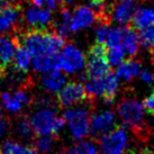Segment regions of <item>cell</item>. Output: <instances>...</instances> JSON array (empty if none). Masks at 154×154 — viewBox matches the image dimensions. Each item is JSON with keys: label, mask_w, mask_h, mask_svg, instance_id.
I'll list each match as a JSON object with an SVG mask.
<instances>
[{"label": "cell", "mask_w": 154, "mask_h": 154, "mask_svg": "<svg viewBox=\"0 0 154 154\" xmlns=\"http://www.w3.org/2000/svg\"><path fill=\"white\" fill-rule=\"evenodd\" d=\"M0 4H1V0H0Z\"/></svg>", "instance_id": "cell-38"}, {"label": "cell", "mask_w": 154, "mask_h": 154, "mask_svg": "<svg viewBox=\"0 0 154 154\" xmlns=\"http://www.w3.org/2000/svg\"><path fill=\"white\" fill-rule=\"evenodd\" d=\"M142 105H143L144 110L150 116H153L154 117V90L143 100Z\"/></svg>", "instance_id": "cell-29"}, {"label": "cell", "mask_w": 154, "mask_h": 154, "mask_svg": "<svg viewBox=\"0 0 154 154\" xmlns=\"http://www.w3.org/2000/svg\"><path fill=\"white\" fill-rule=\"evenodd\" d=\"M2 118H4V115H2V112H1V111H0V120L2 119Z\"/></svg>", "instance_id": "cell-35"}, {"label": "cell", "mask_w": 154, "mask_h": 154, "mask_svg": "<svg viewBox=\"0 0 154 154\" xmlns=\"http://www.w3.org/2000/svg\"><path fill=\"white\" fill-rule=\"evenodd\" d=\"M29 2L33 5V7H37V8H42L45 6V0H29Z\"/></svg>", "instance_id": "cell-33"}, {"label": "cell", "mask_w": 154, "mask_h": 154, "mask_svg": "<svg viewBox=\"0 0 154 154\" xmlns=\"http://www.w3.org/2000/svg\"><path fill=\"white\" fill-rule=\"evenodd\" d=\"M45 5H46L47 7H48V9H51V10L56 9L57 6H61V7H62L60 0H45Z\"/></svg>", "instance_id": "cell-32"}, {"label": "cell", "mask_w": 154, "mask_h": 154, "mask_svg": "<svg viewBox=\"0 0 154 154\" xmlns=\"http://www.w3.org/2000/svg\"><path fill=\"white\" fill-rule=\"evenodd\" d=\"M103 96L101 98L106 103H112L117 96V90H118V78L115 73L109 72L108 74L103 77Z\"/></svg>", "instance_id": "cell-18"}, {"label": "cell", "mask_w": 154, "mask_h": 154, "mask_svg": "<svg viewBox=\"0 0 154 154\" xmlns=\"http://www.w3.org/2000/svg\"><path fill=\"white\" fill-rule=\"evenodd\" d=\"M1 77H4V73L0 71V78H1Z\"/></svg>", "instance_id": "cell-36"}, {"label": "cell", "mask_w": 154, "mask_h": 154, "mask_svg": "<svg viewBox=\"0 0 154 154\" xmlns=\"http://www.w3.org/2000/svg\"><path fill=\"white\" fill-rule=\"evenodd\" d=\"M141 61L135 60V59H128L118 65L115 74L118 79H123L125 81H132L141 72Z\"/></svg>", "instance_id": "cell-17"}, {"label": "cell", "mask_w": 154, "mask_h": 154, "mask_svg": "<svg viewBox=\"0 0 154 154\" xmlns=\"http://www.w3.org/2000/svg\"><path fill=\"white\" fill-rule=\"evenodd\" d=\"M85 100H92V99L89 98L86 88L81 82H69L56 94V101L61 108H66L74 103H82Z\"/></svg>", "instance_id": "cell-8"}, {"label": "cell", "mask_w": 154, "mask_h": 154, "mask_svg": "<svg viewBox=\"0 0 154 154\" xmlns=\"http://www.w3.org/2000/svg\"><path fill=\"white\" fill-rule=\"evenodd\" d=\"M1 101H2L5 108L11 112H20L23 108L22 103H19L17 99L14 97V94L10 92H2L1 94Z\"/></svg>", "instance_id": "cell-25"}, {"label": "cell", "mask_w": 154, "mask_h": 154, "mask_svg": "<svg viewBox=\"0 0 154 154\" xmlns=\"http://www.w3.org/2000/svg\"><path fill=\"white\" fill-rule=\"evenodd\" d=\"M122 47L125 53L129 56H135L138 52L140 41L136 34V30L133 29L129 25L122 27Z\"/></svg>", "instance_id": "cell-16"}, {"label": "cell", "mask_w": 154, "mask_h": 154, "mask_svg": "<svg viewBox=\"0 0 154 154\" xmlns=\"http://www.w3.org/2000/svg\"><path fill=\"white\" fill-rule=\"evenodd\" d=\"M30 124L36 136H59V133L63 128L65 122L63 117H57L53 109H42L33 115V117L30 118Z\"/></svg>", "instance_id": "cell-3"}, {"label": "cell", "mask_w": 154, "mask_h": 154, "mask_svg": "<svg viewBox=\"0 0 154 154\" xmlns=\"http://www.w3.org/2000/svg\"><path fill=\"white\" fill-rule=\"evenodd\" d=\"M57 137L59 136H55V135H41V136H35L33 138V141H32V146L37 152L46 153L55 144Z\"/></svg>", "instance_id": "cell-23"}, {"label": "cell", "mask_w": 154, "mask_h": 154, "mask_svg": "<svg viewBox=\"0 0 154 154\" xmlns=\"http://www.w3.org/2000/svg\"><path fill=\"white\" fill-rule=\"evenodd\" d=\"M127 133L122 126L99 137L98 143L103 154H123L127 145Z\"/></svg>", "instance_id": "cell-7"}, {"label": "cell", "mask_w": 154, "mask_h": 154, "mask_svg": "<svg viewBox=\"0 0 154 154\" xmlns=\"http://www.w3.org/2000/svg\"><path fill=\"white\" fill-rule=\"evenodd\" d=\"M72 1H73V0H60L62 7H64L65 4H72Z\"/></svg>", "instance_id": "cell-34"}, {"label": "cell", "mask_w": 154, "mask_h": 154, "mask_svg": "<svg viewBox=\"0 0 154 154\" xmlns=\"http://www.w3.org/2000/svg\"><path fill=\"white\" fill-rule=\"evenodd\" d=\"M88 107H78L68 109L63 114V119L68 123L72 136L75 140H82L90 134V119H91V109Z\"/></svg>", "instance_id": "cell-5"}, {"label": "cell", "mask_w": 154, "mask_h": 154, "mask_svg": "<svg viewBox=\"0 0 154 154\" xmlns=\"http://www.w3.org/2000/svg\"><path fill=\"white\" fill-rule=\"evenodd\" d=\"M109 29H110V27L107 24H98V27H97V30H96V43L98 44L106 43Z\"/></svg>", "instance_id": "cell-28"}, {"label": "cell", "mask_w": 154, "mask_h": 154, "mask_svg": "<svg viewBox=\"0 0 154 154\" xmlns=\"http://www.w3.org/2000/svg\"><path fill=\"white\" fill-rule=\"evenodd\" d=\"M15 50V36L0 33V71L4 73V75L6 74L9 64L13 62Z\"/></svg>", "instance_id": "cell-13"}, {"label": "cell", "mask_w": 154, "mask_h": 154, "mask_svg": "<svg viewBox=\"0 0 154 154\" xmlns=\"http://www.w3.org/2000/svg\"><path fill=\"white\" fill-rule=\"evenodd\" d=\"M117 112L126 127L144 141L147 136V126L144 120V108L133 98H123L117 105Z\"/></svg>", "instance_id": "cell-2"}, {"label": "cell", "mask_w": 154, "mask_h": 154, "mask_svg": "<svg viewBox=\"0 0 154 154\" xmlns=\"http://www.w3.org/2000/svg\"><path fill=\"white\" fill-rule=\"evenodd\" d=\"M116 116L114 111H103L98 115L91 116L90 134L94 136H103L115 128Z\"/></svg>", "instance_id": "cell-10"}, {"label": "cell", "mask_w": 154, "mask_h": 154, "mask_svg": "<svg viewBox=\"0 0 154 154\" xmlns=\"http://www.w3.org/2000/svg\"><path fill=\"white\" fill-rule=\"evenodd\" d=\"M141 79L142 81H144L145 83H153L154 82V74L149 70H143L141 72Z\"/></svg>", "instance_id": "cell-30"}, {"label": "cell", "mask_w": 154, "mask_h": 154, "mask_svg": "<svg viewBox=\"0 0 154 154\" xmlns=\"http://www.w3.org/2000/svg\"><path fill=\"white\" fill-rule=\"evenodd\" d=\"M136 9L135 5L131 1L123 0L111 6V18H114L116 22L122 25H126L132 20L133 15Z\"/></svg>", "instance_id": "cell-14"}, {"label": "cell", "mask_w": 154, "mask_h": 154, "mask_svg": "<svg viewBox=\"0 0 154 154\" xmlns=\"http://www.w3.org/2000/svg\"><path fill=\"white\" fill-rule=\"evenodd\" d=\"M14 36H15V43H16V50H15V54H14L13 59L14 68L18 72L26 73L28 72V69H29L30 56L32 55L29 54V52L20 44L16 33L14 34Z\"/></svg>", "instance_id": "cell-15"}, {"label": "cell", "mask_w": 154, "mask_h": 154, "mask_svg": "<svg viewBox=\"0 0 154 154\" xmlns=\"http://www.w3.org/2000/svg\"><path fill=\"white\" fill-rule=\"evenodd\" d=\"M94 20H97V14L94 10L87 6H79L74 9L71 17L70 23V29L71 32L83 29L89 27Z\"/></svg>", "instance_id": "cell-11"}, {"label": "cell", "mask_w": 154, "mask_h": 154, "mask_svg": "<svg viewBox=\"0 0 154 154\" xmlns=\"http://www.w3.org/2000/svg\"><path fill=\"white\" fill-rule=\"evenodd\" d=\"M105 45L107 47H109V48L122 46V27L110 28L109 29V33H108Z\"/></svg>", "instance_id": "cell-27"}, {"label": "cell", "mask_w": 154, "mask_h": 154, "mask_svg": "<svg viewBox=\"0 0 154 154\" xmlns=\"http://www.w3.org/2000/svg\"><path fill=\"white\" fill-rule=\"evenodd\" d=\"M33 68L37 72H51L59 71L61 69L59 55H41L35 56L33 60Z\"/></svg>", "instance_id": "cell-19"}, {"label": "cell", "mask_w": 154, "mask_h": 154, "mask_svg": "<svg viewBox=\"0 0 154 154\" xmlns=\"http://www.w3.org/2000/svg\"><path fill=\"white\" fill-rule=\"evenodd\" d=\"M16 132H17L18 136L25 140H30L33 141L36 135H35L34 131L32 128V124H30V119L28 116L22 115L18 117L17 123H16Z\"/></svg>", "instance_id": "cell-22"}, {"label": "cell", "mask_w": 154, "mask_h": 154, "mask_svg": "<svg viewBox=\"0 0 154 154\" xmlns=\"http://www.w3.org/2000/svg\"><path fill=\"white\" fill-rule=\"evenodd\" d=\"M107 56H108L109 64L117 66V65L123 63V60H124V56H125L124 48L122 46L111 47V48H109V51H108Z\"/></svg>", "instance_id": "cell-26"}, {"label": "cell", "mask_w": 154, "mask_h": 154, "mask_svg": "<svg viewBox=\"0 0 154 154\" xmlns=\"http://www.w3.org/2000/svg\"><path fill=\"white\" fill-rule=\"evenodd\" d=\"M23 46L30 55H56L64 47V39L48 29L29 28L16 33Z\"/></svg>", "instance_id": "cell-1"}, {"label": "cell", "mask_w": 154, "mask_h": 154, "mask_svg": "<svg viewBox=\"0 0 154 154\" xmlns=\"http://www.w3.org/2000/svg\"><path fill=\"white\" fill-rule=\"evenodd\" d=\"M22 22V6L16 1L1 0L0 4V33L13 30L18 33Z\"/></svg>", "instance_id": "cell-6"}, {"label": "cell", "mask_w": 154, "mask_h": 154, "mask_svg": "<svg viewBox=\"0 0 154 154\" xmlns=\"http://www.w3.org/2000/svg\"><path fill=\"white\" fill-rule=\"evenodd\" d=\"M152 24H154V10L150 8H137L129 22V26L135 30H141Z\"/></svg>", "instance_id": "cell-20"}, {"label": "cell", "mask_w": 154, "mask_h": 154, "mask_svg": "<svg viewBox=\"0 0 154 154\" xmlns=\"http://www.w3.org/2000/svg\"><path fill=\"white\" fill-rule=\"evenodd\" d=\"M10 127V123H9V119L4 117L2 119L0 120V137L4 135L5 133L8 131V128Z\"/></svg>", "instance_id": "cell-31"}, {"label": "cell", "mask_w": 154, "mask_h": 154, "mask_svg": "<svg viewBox=\"0 0 154 154\" xmlns=\"http://www.w3.org/2000/svg\"><path fill=\"white\" fill-rule=\"evenodd\" d=\"M138 41L143 47L154 52V24L140 30Z\"/></svg>", "instance_id": "cell-24"}, {"label": "cell", "mask_w": 154, "mask_h": 154, "mask_svg": "<svg viewBox=\"0 0 154 154\" xmlns=\"http://www.w3.org/2000/svg\"><path fill=\"white\" fill-rule=\"evenodd\" d=\"M41 83L45 90L50 92H59L65 83V77L59 71L46 72L41 78Z\"/></svg>", "instance_id": "cell-21"}, {"label": "cell", "mask_w": 154, "mask_h": 154, "mask_svg": "<svg viewBox=\"0 0 154 154\" xmlns=\"http://www.w3.org/2000/svg\"><path fill=\"white\" fill-rule=\"evenodd\" d=\"M124 1H132V0H124Z\"/></svg>", "instance_id": "cell-37"}, {"label": "cell", "mask_w": 154, "mask_h": 154, "mask_svg": "<svg viewBox=\"0 0 154 154\" xmlns=\"http://www.w3.org/2000/svg\"><path fill=\"white\" fill-rule=\"evenodd\" d=\"M107 53L108 48L105 44L96 43L90 47L87 55L86 79L101 78L111 72Z\"/></svg>", "instance_id": "cell-4"}, {"label": "cell", "mask_w": 154, "mask_h": 154, "mask_svg": "<svg viewBox=\"0 0 154 154\" xmlns=\"http://www.w3.org/2000/svg\"><path fill=\"white\" fill-rule=\"evenodd\" d=\"M61 69L66 73H74L83 69L86 63V57L77 46L73 44L64 45L59 55Z\"/></svg>", "instance_id": "cell-9"}, {"label": "cell", "mask_w": 154, "mask_h": 154, "mask_svg": "<svg viewBox=\"0 0 154 154\" xmlns=\"http://www.w3.org/2000/svg\"><path fill=\"white\" fill-rule=\"evenodd\" d=\"M25 19L30 28H39V29H47L51 28L53 25L51 10L47 9L32 7L27 10L25 15Z\"/></svg>", "instance_id": "cell-12"}]
</instances>
